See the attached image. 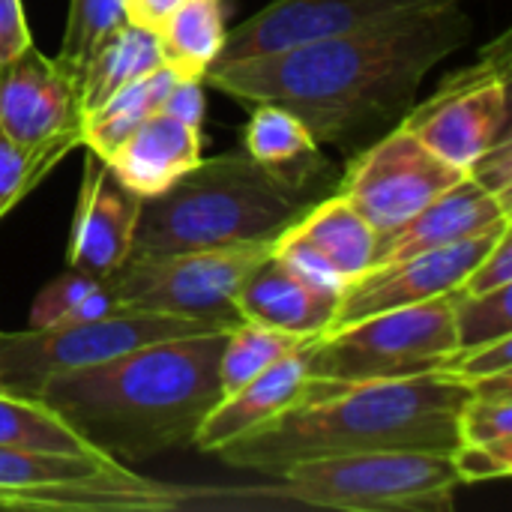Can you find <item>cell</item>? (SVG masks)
<instances>
[{"instance_id":"15","label":"cell","mask_w":512,"mask_h":512,"mask_svg":"<svg viewBox=\"0 0 512 512\" xmlns=\"http://www.w3.org/2000/svg\"><path fill=\"white\" fill-rule=\"evenodd\" d=\"M81 117L78 69L60 57L27 45L0 66V132L9 141L36 147L48 138L81 132Z\"/></svg>"},{"instance_id":"37","label":"cell","mask_w":512,"mask_h":512,"mask_svg":"<svg viewBox=\"0 0 512 512\" xmlns=\"http://www.w3.org/2000/svg\"><path fill=\"white\" fill-rule=\"evenodd\" d=\"M33 45L21 0H0V66Z\"/></svg>"},{"instance_id":"31","label":"cell","mask_w":512,"mask_h":512,"mask_svg":"<svg viewBox=\"0 0 512 512\" xmlns=\"http://www.w3.org/2000/svg\"><path fill=\"white\" fill-rule=\"evenodd\" d=\"M459 441L483 444L512 459V402L468 399L459 414Z\"/></svg>"},{"instance_id":"39","label":"cell","mask_w":512,"mask_h":512,"mask_svg":"<svg viewBox=\"0 0 512 512\" xmlns=\"http://www.w3.org/2000/svg\"><path fill=\"white\" fill-rule=\"evenodd\" d=\"M471 399H486V402H512V369L471 381Z\"/></svg>"},{"instance_id":"3","label":"cell","mask_w":512,"mask_h":512,"mask_svg":"<svg viewBox=\"0 0 512 512\" xmlns=\"http://www.w3.org/2000/svg\"><path fill=\"white\" fill-rule=\"evenodd\" d=\"M471 387L447 372H426L396 381L303 390V399L267 426L216 450L225 465L279 480L288 468L375 453L435 450L459 444V414Z\"/></svg>"},{"instance_id":"35","label":"cell","mask_w":512,"mask_h":512,"mask_svg":"<svg viewBox=\"0 0 512 512\" xmlns=\"http://www.w3.org/2000/svg\"><path fill=\"white\" fill-rule=\"evenodd\" d=\"M450 462L462 483H492V480H507L512 474V459L471 441H459L450 450Z\"/></svg>"},{"instance_id":"16","label":"cell","mask_w":512,"mask_h":512,"mask_svg":"<svg viewBox=\"0 0 512 512\" xmlns=\"http://www.w3.org/2000/svg\"><path fill=\"white\" fill-rule=\"evenodd\" d=\"M141 204L144 198L135 195L102 156L87 150L66 246L69 267L99 279L111 276L132 255Z\"/></svg>"},{"instance_id":"30","label":"cell","mask_w":512,"mask_h":512,"mask_svg":"<svg viewBox=\"0 0 512 512\" xmlns=\"http://www.w3.org/2000/svg\"><path fill=\"white\" fill-rule=\"evenodd\" d=\"M99 276H90L84 270L69 267L66 273H60L57 279H51L33 300L30 306V327L33 330H45V327H57L63 321L72 318V312L78 309V303L99 285Z\"/></svg>"},{"instance_id":"24","label":"cell","mask_w":512,"mask_h":512,"mask_svg":"<svg viewBox=\"0 0 512 512\" xmlns=\"http://www.w3.org/2000/svg\"><path fill=\"white\" fill-rule=\"evenodd\" d=\"M162 57L183 78H201L216 63L225 42L222 0H183L156 27Z\"/></svg>"},{"instance_id":"38","label":"cell","mask_w":512,"mask_h":512,"mask_svg":"<svg viewBox=\"0 0 512 512\" xmlns=\"http://www.w3.org/2000/svg\"><path fill=\"white\" fill-rule=\"evenodd\" d=\"M123 3H126L129 21L156 30V27L165 21V15H168L177 3H183V0H123Z\"/></svg>"},{"instance_id":"19","label":"cell","mask_w":512,"mask_h":512,"mask_svg":"<svg viewBox=\"0 0 512 512\" xmlns=\"http://www.w3.org/2000/svg\"><path fill=\"white\" fill-rule=\"evenodd\" d=\"M315 342H318V336L309 339L303 348L291 351L288 357H282L279 363H273L270 369H264L258 378H252L240 390L222 396L216 402V408L204 417V423L195 435V447L201 453H216L225 444L267 426L270 420H276L279 414L294 408L306 390L309 357H312Z\"/></svg>"},{"instance_id":"14","label":"cell","mask_w":512,"mask_h":512,"mask_svg":"<svg viewBox=\"0 0 512 512\" xmlns=\"http://www.w3.org/2000/svg\"><path fill=\"white\" fill-rule=\"evenodd\" d=\"M378 240V231L339 192L315 201L297 222H291L273 240V252L306 279L342 294L345 285L375 264Z\"/></svg>"},{"instance_id":"7","label":"cell","mask_w":512,"mask_h":512,"mask_svg":"<svg viewBox=\"0 0 512 512\" xmlns=\"http://www.w3.org/2000/svg\"><path fill=\"white\" fill-rule=\"evenodd\" d=\"M453 351V306L450 294H444L318 336L309 357L306 390L438 372Z\"/></svg>"},{"instance_id":"12","label":"cell","mask_w":512,"mask_h":512,"mask_svg":"<svg viewBox=\"0 0 512 512\" xmlns=\"http://www.w3.org/2000/svg\"><path fill=\"white\" fill-rule=\"evenodd\" d=\"M507 225L512 222L489 228L477 237L459 240L453 246H441V249H429L402 261L369 267L360 279L342 288L330 330H339L345 324L363 321L378 312H390V309H402V306L453 294L465 282L471 267L492 249V243Z\"/></svg>"},{"instance_id":"32","label":"cell","mask_w":512,"mask_h":512,"mask_svg":"<svg viewBox=\"0 0 512 512\" xmlns=\"http://www.w3.org/2000/svg\"><path fill=\"white\" fill-rule=\"evenodd\" d=\"M465 177H471L480 189L495 195L504 207L512 201V132L501 135L495 144H489L468 168ZM512 210V207H510Z\"/></svg>"},{"instance_id":"8","label":"cell","mask_w":512,"mask_h":512,"mask_svg":"<svg viewBox=\"0 0 512 512\" xmlns=\"http://www.w3.org/2000/svg\"><path fill=\"white\" fill-rule=\"evenodd\" d=\"M213 330L219 327H210L195 318L138 306H117L114 312L90 321L0 333V387L6 393L36 396L42 381L51 375L96 366L150 342Z\"/></svg>"},{"instance_id":"29","label":"cell","mask_w":512,"mask_h":512,"mask_svg":"<svg viewBox=\"0 0 512 512\" xmlns=\"http://www.w3.org/2000/svg\"><path fill=\"white\" fill-rule=\"evenodd\" d=\"M129 21L123 0H69L66 15V33L60 45V60L78 69L87 63V57L117 30Z\"/></svg>"},{"instance_id":"23","label":"cell","mask_w":512,"mask_h":512,"mask_svg":"<svg viewBox=\"0 0 512 512\" xmlns=\"http://www.w3.org/2000/svg\"><path fill=\"white\" fill-rule=\"evenodd\" d=\"M243 150L273 174L306 186V177L321 171L318 141L306 129V123L279 105H255L246 132H243Z\"/></svg>"},{"instance_id":"2","label":"cell","mask_w":512,"mask_h":512,"mask_svg":"<svg viewBox=\"0 0 512 512\" xmlns=\"http://www.w3.org/2000/svg\"><path fill=\"white\" fill-rule=\"evenodd\" d=\"M225 333L162 339L96 366L51 375L36 399L93 450L123 465L195 447L204 417L222 399Z\"/></svg>"},{"instance_id":"26","label":"cell","mask_w":512,"mask_h":512,"mask_svg":"<svg viewBox=\"0 0 512 512\" xmlns=\"http://www.w3.org/2000/svg\"><path fill=\"white\" fill-rule=\"evenodd\" d=\"M0 447L45 453H99L78 438L42 399L0 390Z\"/></svg>"},{"instance_id":"6","label":"cell","mask_w":512,"mask_h":512,"mask_svg":"<svg viewBox=\"0 0 512 512\" xmlns=\"http://www.w3.org/2000/svg\"><path fill=\"white\" fill-rule=\"evenodd\" d=\"M219 495L135 474L105 453L0 447V510L165 512L216 507Z\"/></svg>"},{"instance_id":"1","label":"cell","mask_w":512,"mask_h":512,"mask_svg":"<svg viewBox=\"0 0 512 512\" xmlns=\"http://www.w3.org/2000/svg\"><path fill=\"white\" fill-rule=\"evenodd\" d=\"M465 3L402 12L348 33L207 69L204 84L246 102L297 114L318 144L357 153L393 129L423 81L471 42Z\"/></svg>"},{"instance_id":"22","label":"cell","mask_w":512,"mask_h":512,"mask_svg":"<svg viewBox=\"0 0 512 512\" xmlns=\"http://www.w3.org/2000/svg\"><path fill=\"white\" fill-rule=\"evenodd\" d=\"M180 78L183 75L174 66L162 63L150 75L132 81L123 90H117L111 99H105L99 108H93V111H87L81 117V144L90 153L108 159L150 114L162 111L171 87Z\"/></svg>"},{"instance_id":"25","label":"cell","mask_w":512,"mask_h":512,"mask_svg":"<svg viewBox=\"0 0 512 512\" xmlns=\"http://www.w3.org/2000/svg\"><path fill=\"white\" fill-rule=\"evenodd\" d=\"M309 339H315V336L282 333V330H273V327L258 324V321H246V318L237 321L234 327H228L225 345H222V354H219L222 396L240 390L243 384L258 378L264 369H270L273 363H279L291 351L303 348Z\"/></svg>"},{"instance_id":"11","label":"cell","mask_w":512,"mask_h":512,"mask_svg":"<svg viewBox=\"0 0 512 512\" xmlns=\"http://www.w3.org/2000/svg\"><path fill=\"white\" fill-rule=\"evenodd\" d=\"M465 171L435 156L411 129L396 123L357 150L339 192L363 213L378 237L402 228Z\"/></svg>"},{"instance_id":"18","label":"cell","mask_w":512,"mask_h":512,"mask_svg":"<svg viewBox=\"0 0 512 512\" xmlns=\"http://www.w3.org/2000/svg\"><path fill=\"white\" fill-rule=\"evenodd\" d=\"M339 291L324 288L270 252L240 285V318L294 336H324L333 324Z\"/></svg>"},{"instance_id":"27","label":"cell","mask_w":512,"mask_h":512,"mask_svg":"<svg viewBox=\"0 0 512 512\" xmlns=\"http://www.w3.org/2000/svg\"><path fill=\"white\" fill-rule=\"evenodd\" d=\"M78 144L81 132H66L36 147H21L0 132V219L9 216Z\"/></svg>"},{"instance_id":"20","label":"cell","mask_w":512,"mask_h":512,"mask_svg":"<svg viewBox=\"0 0 512 512\" xmlns=\"http://www.w3.org/2000/svg\"><path fill=\"white\" fill-rule=\"evenodd\" d=\"M105 162L135 195L153 198L201 162V129L156 111Z\"/></svg>"},{"instance_id":"5","label":"cell","mask_w":512,"mask_h":512,"mask_svg":"<svg viewBox=\"0 0 512 512\" xmlns=\"http://www.w3.org/2000/svg\"><path fill=\"white\" fill-rule=\"evenodd\" d=\"M462 480L450 453L375 450L288 468L264 501L351 512H450Z\"/></svg>"},{"instance_id":"21","label":"cell","mask_w":512,"mask_h":512,"mask_svg":"<svg viewBox=\"0 0 512 512\" xmlns=\"http://www.w3.org/2000/svg\"><path fill=\"white\" fill-rule=\"evenodd\" d=\"M162 63H165V57H162L159 33L150 27H141L135 21H126L81 66V75H78L81 114L99 108L117 90L150 75Z\"/></svg>"},{"instance_id":"4","label":"cell","mask_w":512,"mask_h":512,"mask_svg":"<svg viewBox=\"0 0 512 512\" xmlns=\"http://www.w3.org/2000/svg\"><path fill=\"white\" fill-rule=\"evenodd\" d=\"M312 195L246 150L192 165L165 192L144 198L132 255H165L276 240L309 207Z\"/></svg>"},{"instance_id":"33","label":"cell","mask_w":512,"mask_h":512,"mask_svg":"<svg viewBox=\"0 0 512 512\" xmlns=\"http://www.w3.org/2000/svg\"><path fill=\"white\" fill-rule=\"evenodd\" d=\"M507 369H512V336L486 342V345H474L465 351H453V357L444 363L441 372L471 384V381H480V378H489V375H498Z\"/></svg>"},{"instance_id":"34","label":"cell","mask_w":512,"mask_h":512,"mask_svg":"<svg viewBox=\"0 0 512 512\" xmlns=\"http://www.w3.org/2000/svg\"><path fill=\"white\" fill-rule=\"evenodd\" d=\"M512 285V225H507L492 249L471 267L465 282L456 288L459 294H486L495 288Z\"/></svg>"},{"instance_id":"28","label":"cell","mask_w":512,"mask_h":512,"mask_svg":"<svg viewBox=\"0 0 512 512\" xmlns=\"http://www.w3.org/2000/svg\"><path fill=\"white\" fill-rule=\"evenodd\" d=\"M456 351L512 336V285L486 294H450Z\"/></svg>"},{"instance_id":"40","label":"cell","mask_w":512,"mask_h":512,"mask_svg":"<svg viewBox=\"0 0 512 512\" xmlns=\"http://www.w3.org/2000/svg\"><path fill=\"white\" fill-rule=\"evenodd\" d=\"M0 390H3V387H0Z\"/></svg>"},{"instance_id":"10","label":"cell","mask_w":512,"mask_h":512,"mask_svg":"<svg viewBox=\"0 0 512 512\" xmlns=\"http://www.w3.org/2000/svg\"><path fill=\"white\" fill-rule=\"evenodd\" d=\"M486 51L474 66L450 75L426 102H414L399 120L435 156L465 171L489 144L512 132L510 120V51Z\"/></svg>"},{"instance_id":"13","label":"cell","mask_w":512,"mask_h":512,"mask_svg":"<svg viewBox=\"0 0 512 512\" xmlns=\"http://www.w3.org/2000/svg\"><path fill=\"white\" fill-rule=\"evenodd\" d=\"M465 0H270L252 18L225 33L216 63L282 51L321 36L348 33L402 12L435 9ZM213 63V66H216Z\"/></svg>"},{"instance_id":"9","label":"cell","mask_w":512,"mask_h":512,"mask_svg":"<svg viewBox=\"0 0 512 512\" xmlns=\"http://www.w3.org/2000/svg\"><path fill=\"white\" fill-rule=\"evenodd\" d=\"M273 252L267 243H237L165 255H129L105 285L117 306L156 309L228 330L240 318L237 291L243 279Z\"/></svg>"},{"instance_id":"36","label":"cell","mask_w":512,"mask_h":512,"mask_svg":"<svg viewBox=\"0 0 512 512\" xmlns=\"http://www.w3.org/2000/svg\"><path fill=\"white\" fill-rule=\"evenodd\" d=\"M162 111H168V114H174L177 120H183V123L201 129V126H204V111H207L204 81H201V78H180V81L171 87V93H168Z\"/></svg>"},{"instance_id":"17","label":"cell","mask_w":512,"mask_h":512,"mask_svg":"<svg viewBox=\"0 0 512 512\" xmlns=\"http://www.w3.org/2000/svg\"><path fill=\"white\" fill-rule=\"evenodd\" d=\"M504 222H512L510 207H504L495 195L480 189L471 177H459L438 198H432L420 213H414L402 228L378 240L372 267L402 261L429 249L453 246Z\"/></svg>"}]
</instances>
